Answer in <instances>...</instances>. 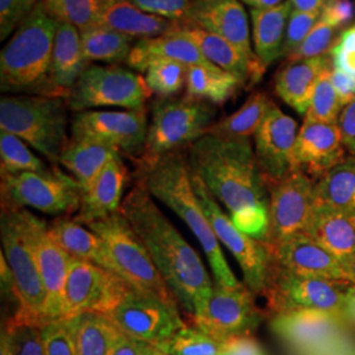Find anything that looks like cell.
Instances as JSON below:
<instances>
[{
    "instance_id": "cell-19",
    "label": "cell",
    "mask_w": 355,
    "mask_h": 355,
    "mask_svg": "<svg viewBox=\"0 0 355 355\" xmlns=\"http://www.w3.org/2000/svg\"><path fill=\"white\" fill-rule=\"evenodd\" d=\"M297 133V123L272 103L254 135V152L267 183L279 180L295 168L293 149Z\"/></svg>"
},
{
    "instance_id": "cell-46",
    "label": "cell",
    "mask_w": 355,
    "mask_h": 355,
    "mask_svg": "<svg viewBox=\"0 0 355 355\" xmlns=\"http://www.w3.org/2000/svg\"><path fill=\"white\" fill-rule=\"evenodd\" d=\"M4 327L10 333L12 355H45L40 327L32 324H17L8 320Z\"/></svg>"
},
{
    "instance_id": "cell-61",
    "label": "cell",
    "mask_w": 355,
    "mask_h": 355,
    "mask_svg": "<svg viewBox=\"0 0 355 355\" xmlns=\"http://www.w3.org/2000/svg\"><path fill=\"white\" fill-rule=\"evenodd\" d=\"M0 355H12V345H11L10 333L4 325L1 328V336H0Z\"/></svg>"
},
{
    "instance_id": "cell-24",
    "label": "cell",
    "mask_w": 355,
    "mask_h": 355,
    "mask_svg": "<svg viewBox=\"0 0 355 355\" xmlns=\"http://www.w3.org/2000/svg\"><path fill=\"white\" fill-rule=\"evenodd\" d=\"M128 180V167L121 155H117L82 190L80 208L74 217L76 221L86 225L119 212Z\"/></svg>"
},
{
    "instance_id": "cell-13",
    "label": "cell",
    "mask_w": 355,
    "mask_h": 355,
    "mask_svg": "<svg viewBox=\"0 0 355 355\" xmlns=\"http://www.w3.org/2000/svg\"><path fill=\"white\" fill-rule=\"evenodd\" d=\"M193 327L220 341L252 336L265 313L255 295L245 284L228 287L216 283L211 293L199 302L191 316Z\"/></svg>"
},
{
    "instance_id": "cell-59",
    "label": "cell",
    "mask_w": 355,
    "mask_h": 355,
    "mask_svg": "<svg viewBox=\"0 0 355 355\" xmlns=\"http://www.w3.org/2000/svg\"><path fill=\"white\" fill-rule=\"evenodd\" d=\"M343 318L350 324L355 325V286L353 284L350 287V290L347 292V297H346V305H345V311H343Z\"/></svg>"
},
{
    "instance_id": "cell-8",
    "label": "cell",
    "mask_w": 355,
    "mask_h": 355,
    "mask_svg": "<svg viewBox=\"0 0 355 355\" xmlns=\"http://www.w3.org/2000/svg\"><path fill=\"white\" fill-rule=\"evenodd\" d=\"M145 76L119 64H89L67 96L70 111L117 107L140 110L152 96Z\"/></svg>"
},
{
    "instance_id": "cell-3",
    "label": "cell",
    "mask_w": 355,
    "mask_h": 355,
    "mask_svg": "<svg viewBox=\"0 0 355 355\" xmlns=\"http://www.w3.org/2000/svg\"><path fill=\"white\" fill-rule=\"evenodd\" d=\"M139 179L154 199L168 207L195 234L208 258L216 283L228 287L240 286L241 283L228 266L215 230L193 192L187 155L182 152L170 153L150 164L140 165Z\"/></svg>"
},
{
    "instance_id": "cell-33",
    "label": "cell",
    "mask_w": 355,
    "mask_h": 355,
    "mask_svg": "<svg viewBox=\"0 0 355 355\" xmlns=\"http://www.w3.org/2000/svg\"><path fill=\"white\" fill-rule=\"evenodd\" d=\"M121 153L112 146L92 140H70L60 158V165L76 179L82 190L102 171L114 157Z\"/></svg>"
},
{
    "instance_id": "cell-16",
    "label": "cell",
    "mask_w": 355,
    "mask_h": 355,
    "mask_svg": "<svg viewBox=\"0 0 355 355\" xmlns=\"http://www.w3.org/2000/svg\"><path fill=\"white\" fill-rule=\"evenodd\" d=\"M267 248L305 233L309 227L315 200V180L300 168H293L275 182H268Z\"/></svg>"
},
{
    "instance_id": "cell-25",
    "label": "cell",
    "mask_w": 355,
    "mask_h": 355,
    "mask_svg": "<svg viewBox=\"0 0 355 355\" xmlns=\"http://www.w3.org/2000/svg\"><path fill=\"white\" fill-rule=\"evenodd\" d=\"M89 64L82 51L79 29L71 24L58 21L51 54L48 96L67 99L70 91Z\"/></svg>"
},
{
    "instance_id": "cell-44",
    "label": "cell",
    "mask_w": 355,
    "mask_h": 355,
    "mask_svg": "<svg viewBox=\"0 0 355 355\" xmlns=\"http://www.w3.org/2000/svg\"><path fill=\"white\" fill-rule=\"evenodd\" d=\"M338 28L330 24L325 19L320 17L316 26L309 32L303 44L296 49V51L288 57V61H297V60H308L315 58L320 55L329 54L336 35L338 33Z\"/></svg>"
},
{
    "instance_id": "cell-42",
    "label": "cell",
    "mask_w": 355,
    "mask_h": 355,
    "mask_svg": "<svg viewBox=\"0 0 355 355\" xmlns=\"http://www.w3.org/2000/svg\"><path fill=\"white\" fill-rule=\"evenodd\" d=\"M187 64L159 60L154 61L145 70V80L153 94L159 98H173L187 82Z\"/></svg>"
},
{
    "instance_id": "cell-43",
    "label": "cell",
    "mask_w": 355,
    "mask_h": 355,
    "mask_svg": "<svg viewBox=\"0 0 355 355\" xmlns=\"http://www.w3.org/2000/svg\"><path fill=\"white\" fill-rule=\"evenodd\" d=\"M42 3L55 20L71 24L79 32L98 26L101 0H42Z\"/></svg>"
},
{
    "instance_id": "cell-31",
    "label": "cell",
    "mask_w": 355,
    "mask_h": 355,
    "mask_svg": "<svg viewBox=\"0 0 355 355\" xmlns=\"http://www.w3.org/2000/svg\"><path fill=\"white\" fill-rule=\"evenodd\" d=\"M49 233L71 257L94 263L117 275L114 261L102 239L76 218L62 216L49 224Z\"/></svg>"
},
{
    "instance_id": "cell-2",
    "label": "cell",
    "mask_w": 355,
    "mask_h": 355,
    "mask_svg": "<svg viewBox=\"0 0 355 355\" xmlns=\"http://www.w3.org/2000/svg\"><path fill=\"white\" fill-rule=\"evenodd\" d=\"M120 211L140 237L178 304L192 316L198 303L215 286L199 254L159 209L141 179L129 191Z\"/></svg>"
},
{
    "instance_id": "cell-22",
    "label": "cell",
    "mask_w": 355,
    "mask_h": 355,
    "mask_svg": "<svg viewBox=\"0 0 355 355\" xmlns=\"http://www.w3.org/2000/svg\"><path fill=\"white\" fill-rule=\"evenodd\" d=\"M346 148L338 124L304 120L293 149V167L315 182L346 158Z\"/></svg>"
},
{
    "instance_id": "cell-50",
    "label": "cell",
    "mask_w": 355,
    "mask_h": 355,
    "mask_svg": "<svg viewBox=\"0 0 355 355\" xmlns=\"http://www.w3.org/2000/svg\"><path fill=\"white\" fill-rule=\"evenodd\" d=\"M144 12L183 23L192 0H129Z\"/></svg>"
},
{
    "instance_id": "cell-5",
    "label": "cell",
    "mask_w": 355,
    "mask_h": 355,
    "mask_svg": "<svg viewBox=\"0 0 355 355\" xmlns=\"http://www.w3.org/2000/svg\"><path fill=\"white\" fill-rule=\"evenodd\" d=\"M38 218L26 208L1 204V253L12 270L19 296V308L8 321L41 327L46 322V295L35 253V229Z\"/></svg>"
},
{
    "instance_id": "cell-41",
    "label": "cell",
    "mask_w": 355,
    "mask_h": 355,
    "mask_svg": "<svg viewBox=\"0 0 355 355\" xmlns=\"http://www.w3.org/2000/svg\"><path fill=\"white\" fill-rule=\"evenodd\" d=\"M331 69L333 64L325 69L318 78L304 120L337 124L343 104L331 83Z\"/></svg>"
},
{
    "instance_id": "cell-55",
    "label": "cell",
    "mask_w": 355,
    "mask_h": 355,
    "mask_svg": "<svg viewBox=\"0 0 355 355\" xmlns=\"http://www.w3.org/2000/svg\"><path fill=\"white\" fill-rule=\"evenodd\" d=\"M330 78L345 107L347 103L352 102L355 98V79L336 67L331 69Z\"/></svg>"
},
{
    "instance_id": "cell-60",
    "label": "cell",
    "mask_w": 355,
    "mask_h": 355,
    "mask_svg": "<svg viewBox=\"0 0 355 355\" xmlns=\"http://www.w3.org/2000/svg\"><path fill=\"white\" fill-rule=\"evenodd\" d=\"M243 4L249 6L252 10H267L280 6L287 0H241Z\"/></svg>"
},
{
    "instance_id": "cell-57",
    "label": "cell",
    "mask_w": 355,
    "mask_h": 355,
    "mask_svg": "<svg viewBox=\"0 0 355 355\" xmlns=\"http://www.w3.org/2000/svg\"><path fill=\"white\" fill-rule=\"evenodd\" d=\"M149 345L150 343H142L120 331L108 355H141Z\"/></svg>"
},
{
    "instance_id": "cell-64",
    "label": "cell",
    "mask_w": 355,
    "mask_h": 355,
    "mask_svg": "<svg viewBox=\"0 0 355 355\" xmlns=\"http://www.w3.org/2000/svg\"><path fill=\"white\" fill-rule=\"evenodd\" d=\"M157 355H168V354H166V353H162V352H159V350H158V353H157Z\"/></svg>"
},
{
    "instance_id": "cell-11",
    "label": "cell",
    "mask_w": 355,
    "mask_h": 355,
    "mask_svg": "<svg viewBox=\"0 0 355 355\" xmlns=\"http://www.w3.org/2000/svg\"><path fill=\"white\" fill-rule=\"evenodd\" d=\"M80 200L82 189L78 182L57 167L42 173L1 175V204L62 217L78 214Z\"/></svg>"
},
{
    "instance_id": "cell-15",
    "label": "cell",
    "mask_w": 355,
    "mask_h": 355,
    "mask_svg": "<svg viewBox=\"0 0 355 355\" xmlns=\"http://www.w3.org/2000/svg\"><path fill=\"white\" fill-rule=\"evenodd\" d=\"M146 108L120 111L74 112L70 140H92L112 146L128 157L140 159L148 139Z\"/></svg>"
},
{
    "instance_id": "cell-35",
    "label": "cell",
    "mask_w": 355,
    "mask_h": 355,
    "mask_svg": "<svg viewBox=\"0 0 355 355\" xmlns=\"http://www.w3.org/2000/svg\"><path fill=\"white\" fill-rule=\"evenodd\" d=\"M66 320L76 355H108L120 334L114 322L102 313L87 312Z\"/></svg>"
},
{
    "instance_id": "cell-38",
    "label": "cell",
    "mask_w": 355,
    "mask_h": 355,
    "mask_svg": "<svg viewBox=\"0 0 355 355\" xmlns=\"http://www.w3.org/2000/svg\"><path fill=\"white\" fill-rule=\"evenodd\" d=\"M272 102L265 94L252 95L239 111L221 119L208 129L207 135H212L227 140H250L262 124Z\"/></svg>"
},
{
    "instance_id": "cell-36",
    "label": "cell",
    "mask_w": 355,
    "mask_h": 355,
    "mask_svg": "<svg viewBox=\"0 0 355 355\" xmlns=\"http://www.w3.org/2000/svg\"><path fill=\"white\" fill-rule=\"evenodd\" d=\"M242 86L237 76L216 64H191L187 69L186 96L195 101L223 104Z\"/></svg>"
},
{
    "instance_id": "cell-53",
    "label": "cell",
    "mask_w": 355,
    "mask_h": 355,
    "mask_svg": "<svg viewBox=\"0 0 355 355\" xmlns=\"http://www.w3.org/2000/svg\"><path fill=\"white\" fill-rule=\"evenodd\" d=\"M337 124L341 130L346 150L355 154V98L343 107Z\"/></svg>"
},
{
    "instance_id": "cell-30",
    "label": "cell",
    "mask_w": 355,
    "mask_h": 355,
    "mask_svg": "<svg viewBox=\"0 0 355 355\" xmlns=\"http://www.w3.org/2000/svg\"><path fill=\"white\" fill-rule=\"evenodd\" d=\"M178 29L158 37L137 40L129 54L128 66L139 73H145L149 64L159 60L177 61L187 66L214 64L204 57L190 38L182 35Z\"/></svg>"
},
{
    "instance_id": "cell-37",
    "label": "cell",
    "mask_w": 355,
    "mask_h": 355,
    "mask_svg": "<svg viewBox=\"0 0 355 355\" xmlns=\"http://www.w3.org/2000/svg\"><path fill=\"white\" fill-rule=\"evenodd\" d=\"M85 58L92 62L116 64L127 62L136 38L105 26H96L80 32Z\"/></svg>"
},
{
    "instance_id": "cell-27",
    "label": "cell",
    "mask_w": 355,
    "mask_h": 355,
    "mask_svg": "<svg viewBox=\"0 0 355 355\" xmlns=\"http://www.w3.org/2000/svg\"><path fill=\"white\" fill-rule=\"evenodd\" d=\"M305 233L347 268L355 253V214L315 205Z\"/></svg>"
},
{
    "instance_id": "cell-49",
    "label": "cell",
    "mask_w": 355,
    "mask_h": 355,
    "mask_svg": "<svg viewBox=\"0 0 355 355\" xmlns=\"http://www.w3.org/2000/svg\"><path fill=\"white\" fill-rule=\"evenodd\" d=\"M329 54L333 67L355 79V26L341 33Z\"/></svg>"
},
{
    "instance_id": "cell-26",
    "label": "cell",
    "mask_w": 355,
    "mask_h": 355,
    "mask_svg": "<svg viewBox=\"0 0 355 355\" xmlns=\"http://www.w3.org/2000/svg\"><path fill=\"white\" fill-rule=\"evenodd\" d=\"M178 31L190 38L209 62L237 76L242 85H255L265 74L262 64L250 61L237 46L225 38L189 24H182Z\"/></svg>"
},
{
    "instance_id": "cell-14",
    "label": "cell",
    "mask_w": 355,
    "mask_h": 355,
    "mask_svg": "<svg viewBox=\"0 0 355 355\" xmlns=\"http://www.w3.org/2000/svg\"><path fill=\"white\" fill-rule=\"evenodd\" d=\"M352 286L350 282L302 277L272 267L265 297L268 309L274 315L318 309L343 316L347 292Z\"/></svg>"
},
{
    "instance_id": "cell-45",
    "label": "cell",
    "mask_w": 355,
    "mask_h": 355,
    "mask_svg": "<svg viewBox=\"0 0 355 355\" xmlns=\"http://www.w3.org/2000/svg\"><path fill=\"white\" fill-rule=\"evenodd\" d=\"M40 329L45 355H76V345L66 318L48 321Z\"/></svg>"
},
{
    "instance_id": "cell-58",
    "label": "cell",
    "mask_w": 355,
    "mask_h": 355,
    "mask_svg": "<svg viewBox=\"0 0 355 355\" xmlns=\"http://www.w3.org/2000/svg\"><path fill=\"white\" fill-rule=\"evenodd\" d=\"M290 1H291L292 8L296 11L316 12L322 10V7L328 0H290Z\"/></svg>"
},
{
    "instance_id": "cell-51",
    "label": "cell",
    "mask_w": 355,
    "mask_h": 355,
    "mask_svg": "<svg viewBox=\"0 0 355 355\" xmlns=\"http://www.w3.org/2000/svg\"><path fill=\"white\" fill-rule=\"evenodd\" d=\"M340 31L352 23L354 17V4L352 0H328L321 10V16Z\"/></svg>"
},
{
    "instance_id": "cell-20",
    "label": "cell",
    "mask_w": 355,
    "mask_h": 355,
    "mask_svg": "<svg viewBox=\"0 0 355 355\" xmlns=\"http://www.w3.org/2000/svg\"><path fill=\"white\" fill-rule=\"evenodd\" d=\"M268 250L275 268L302 277L349 282L343 263L306 233L295 234Z\"/></svg>"
},
{
    "instance_id": "cell-21",
    "label": "cell",
    "mask_w": 355,
    "mask_h": 355,
    "mask_svg": "<svg viewBox=\"0 0 355 355\" xmlns=\"http://www.w3.org/2000/svg\"><path fill=\"white\" fill-rule=\"evenodd\" d=\"M182 24L198 26L225 38L250 61L259 62L252 49L249 19L241 0H192Z\"/></svg>"
},
{
    "instance_id": "cell-4",
    "label": "cell",
    "mask_w": 355,
    "mask_h": 355,
    "mask_svg": "<svg viewBox=\"0 0 355 355\" xmlns=\"http://www.w3.org/2000/svg\"><path fill=\"white\" fill-rule=\"evenodd\" d=\"M57 26L58 20L46 11L41 0L1 49L0 86L3 92L48 95Z\"/></svg>"
},
{
    "instance_id": "cell-32",
    "label": "cell",
    "mask_w": 355,
    "mask_h": 355,
    "mask_svg": "<svg viewBox=\"0 0 355 355\" xmlns=\"http://www.w3.org/2000/svg\"><path fill=\"white\" fill-rule=\"evenodd\" d=\"M292 10L290 0L267 10H250L254 53L265 70L283 57L286 29Z\"/></svg>"
},
{
    "instance_id": "cell-62",
    "label": "cell",
    "mask_w": 355,
    "mask_h": 355,
    "mask_svg": "<svg viewBox=\"0 0 355 355\" xmlns=\"http://www.w3.org/2000/svg\"><path fill=\"white\" fill-rule=\"evenodd\" d=\"M346 272H347V277H349V282L355 286V253L353 258H352V261H350V263H349V266L346 268Z\"/></svg>"
},
{
    "instance_id": "cell-9",
    "label": "cell",
    "mask_w": 355,
    "mask_h": 355,
    "mask_svg": "<svg viewBox=\"0 0 355 355\" xmlns=\"http://www.w3.org/2000/svg\"><path fill=\"white\" fill-rule=\"evenodd\" d=\"M86 227L95 232L105 243L119 277L139 290L175 300L140 237L121 211L89 223Z\"/></svg>"
},
{
    "instance_id": "cell-17",
    "label": "cell",
    "mask_w": 355,
    "mask_h": 355,
    "mask_svg": "<svg viewBox=\"0 0 355 355\" xmlns=\"http://www.w3.org/2000/svg\"><path fill=\"white\" fill-rule=\"evenodd\" d=\"M129 283L102 267L71 257L64 286V318L95 312L107 315Z\"/></svg>"
},
{
    "instance_id": "cell-56",
    "label": "cell",
    "mask_w": 355,
    "mask_h": 355,
    "mask_svg": "<svg viewBox=\"0 0 355 355\" xmlns=\"http://www.w3.org/2000/svg\"><path fill=\"white\" fill-rule=\"evenodd\" d=\"M0 284H1V295L8 302H12L16 305V311L19 308V296L16 290V282L13 277L12 270L8 265L4 254L0 255ZM15 311V312H16Z\"/></svg>"
},
{
    "instance_id": "cell-48",
    "label": "cell",
    "mask_w": 355,
    "mask_h": 355,
    "mask_svg": "<svg viewBox=\"0 0 355 355\" xmlns=\"http://www.w3.org/2000/svg\"><path fill=\"white\" fill-rule=\"evenodd\" d=\"M41 0H0V40L16 32Z\"/></svg>"
},
{
    "instance_id": "cell-12",
    "label": "cell",
    "mask_w": 355,
    "mask_h": 355,
    "mask_svg": "<svg viewBox=\"0 0 355 355\" xmlns=\"http://www.w3.org/2000/svg\"><path fill=\"white\" fill-rule=\"evenodd\" d=\"M105 316L121 333L153 346L170 340L186 327L175 300L130 284Z\"/></svg>"
},
{
    "instance_id": "cell-29",
    "label": "cell",
    "mask_w": 355,
    "mask_h": 355,
    "mask_svg": "<svg viewBox=\"0 0 355 355\" xmlns=\"http://www.w3.org/2000/svg\"><path fill=\"white\" fill-rule=\"evenodd\" d=\"M330 54L288 61L275 76V92L297 114H306L318 78L331 66Z\"/></svg>"
},
{
    "instance_id": "cell-28",
    "label": "cell",
    "mask_w": 355,
    "mask_h": 355,
    "mask_svg": "<svg viewBox=\"0 0 355 355\" xmlns=\"http://www.w3.org/2000/svg\"><path fill=\"white\" fill-rule=\"evenodd\" d=\"M98 26L141 40L170 33L182 24L144 12L129 0H101Z\"/></svg>"
},
{
    "instance_id": "cell-6",
    "label": "cell",
    "mask_w": 355,
    "mask_h": 355,
    "mask_svg": "<svg viewBox=\"0 0 355 355\" xmlns=\"http://www.w3.org/2000/svg\"><path fill=\"white\" fill-rule=\"evenodd\" d=\"M67 99L48 95H3L0 99V130L26 141L51 164L70 144Z\"/></svg>"
},
{
    "instance_id": "cell-10",
    "label": "cell",
    "mask_w": 355,
    "mask_h": 355,
    "mask_svg": "<svg viewBox=\"0 0 355 355\" xmlns=\"http://www.w3.org/2000/svg\"><path fill=\"white\" fill-rule=\"evenodd\" d=\"M191 182L193 192L215 230L218 241L228 248L241 267L245 286L255 296H265L272 270L271 254L266 243L237 228L230 216L223 212L215 196L205 187L203 180L192 171Z\"/></svg>"
},
{
    "instance_id": "cell-18",
    "label": "cell",
    "mask_w": 355,
    "mask_h": 355,
    "mask_svg": "<svg viewBox=\"0 0 355 355\" xmlns=\"http://www.w3.org/2000/svg\"><path fill=\"white\" fill-rule=\"evenodd\" d=\"M341 315L318 309H300L274 315L270 328L286 343L291 353L313 350L350 331Z\"/></svg>"
},
{
    "instance_id": "cell-1",
    "label": "cell",
    "mask_w": 355,
    "mask_h": 355,
    "mask_svg": "<svg viewBox=\"0 0 355 355\" xmlns=\"http://www.w3.org/2000/svg\"><path fill=\"white\" fill-rule=\"evenodd\" d=\"M191 171L224 204L236 227L266 242L268 184L250 140L205 135L187 153Z\"/></svg>"
},
{
    "instance_id": "cell-34",
    "label": "cell",
    "mask_w": 355,
    "mask_h": 355,
    "mask_svg": "<svg viewBox=\"0 0 355 355\" xmlns=\"http://www.w3.org/2000/svg\"><path fill=\"white\" fill-rule=\"evenodd\" d=\"M313 200L315 205L355 214V154L315 182Z\"/></svg>"
},
{
    "instance_id": "cell-47",
    "label": "cell",
    "mask_w": 355,
    "mask_h": 355,
    "mask_svg": "<svg viewBox=\"0 0 355 355\" xmlns=\"http://www.w3.org/2000/svg\"><path fill=\"white\" fill-rule=\"evenodd\" d=\"M321 16V11L316 12H303L292 10L287 29H286V38H284V48H283V57H291L296 49L303 44L309 32L316 26Z\"/></svg>"
},
{
    "instance_id": "cell-40",
    "label": "cell",
    "mask_w": 355,
    "mask_h": 355,
    "mask_svg": "<svg viewBox=\"0 0 355 355\" xmlns=\"http://www.w3.org/2000/svg\"><path fill=\"white\" fill-rule=\"evenodd\" d=\"M228 341H220L198 328L184 327L170 340L155 346L168 355H223Z\"/></svg>"
},
{
    "instance_id": "cell-7",
    "label": "cell",
    "mask_w": 355,
    "mask_h": 355,
    "mask_svg": "<svg viewBox=\"0 0 355 355\" xmlns=\"http://www.w3.org/2000/svg\"><path fill=\"white\" fill-rule=\"evenodd\" d=\"M215 104L183 98H159L153 103L152 121L140 165L170 153L182 152L207 135L215 124Z\"/></svg>"
},
{
    "instance_id": "cell-39",
    "label": "cell",
    "mask_w": 355,
    "mask_h": 355,
    "mask_svg": "<svg viewBox=\"0 0 355 355\" xmlns=\"http://www.w3.org/2000/svg\"><path fill=\"white\" fill-rule=\"evenodd\" d=\"M0 166L1 175L49 170L45 162L29 149L26 141L4 130H0Z\"/></svg>"
},
{
    "instance_id": "cell-63",
    "label": "cell",
    "mask_w": 355,
    "mask_h": 355,
    "mask_svg": "<svg viewBox=\"0 0 355 355\" xmlns=\"http://www.w3.org/2000/svg\"><path fill=\"white\" fill-rule=\"evenodd\" d=\"M157 353H158V349L155 346H153V345H149L146 347V350L141 355H157Z\"/></svg>"
},
{
    "instance_id": "cell-52",
    "label": "cell",
    "mask_w": 355,
    "mask_h": 355,
    "mask_svg": "<svg viewBox=\"0 0 355 355\" xmlns=\"http://www.w3.org/2000/svg\"><path fill=\"white\" fill-rule=\"evenodd\" d=\"M292 355H355L354 334H352V331H347L341 337L313 350H308L303 353H292Z\"/></svg>"
},
{
    "instance_id": "cell-23",
    "label": "cell",
    "mask_w": 355,
    "mask_h": 355,
    "mask_svg": "<svg viewBox=\"0 0 355 355\" xmlns=\"http://www.w3.org/2000/svg\"><path fill=\"white\" fill-rule=\"evenodd\" d=\"M35 253L46 295V322L64 318V286L71 255L53 240L49 233V224L42 218H38L35 229Z\"/></svg>"
},
{
    "instance_id": "cell-54",
    "label": "cell",
    "mask_w": 355,
    "mask_h": 355,
    "mask_svg": "<svg viewBox=\"0 0 355 355\" xmlns=\"http://www.w3.org/2000/svg\"><path fill=\"white\" fill-rule=\"evenodd\" d=\"M223 355H267L262 345L252 336L237 337L227 343L225 353Z\"/></svg>"
}]
</instances>
